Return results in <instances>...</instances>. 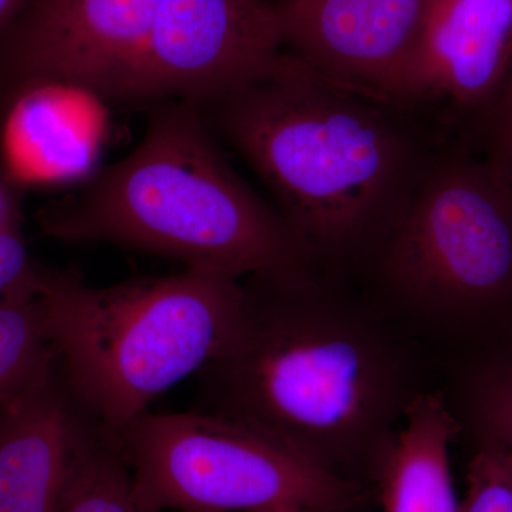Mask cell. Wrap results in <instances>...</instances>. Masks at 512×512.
<instances>
[{"mask_svg":"<svg viewBox=\"0 0 512 512\" xmlns=\"http://www.w3.org/2000/svg\"><path fill=\"white\" fill-rule=\"evenodd\" d=\"M228 348L201 370L207 412L268 431L316 466L375 488L417 394L410 356L319 268L244 282ZM376 490V488H375Z\"/></svg>","mask_w":512,"mask_h":512,"instance_id":"obj_1","label":"cell"},{"mask_svg":"<svg viewBox=\"0 0 512 512\" xmlns=\"http://www.w3.org/2000/svg\"><path fill=\"white\" fill-rule=\"evenodd\" d=\"M197 109L328 272L372 261L450 144L412 110L333 82L286 50L259 79Z\"/></svg>","mask_w":512,"mask_h":512,"instance_id":"obj_2","label":"cell"},{"mask_svg":"<svg viewBox=\"0 0 512 512\" xmlns=\"http://www.w3.org/2000/svg\"><path fill=\"white\" fill-rule=\"evenodd\" d=\"M66 242H106L247 279L318 268L275 207L225 160L197 107L151 104L136 147L39 212Z\"/></svg>","mask_w":512,"mask_h":512,"instance_id":"obj_3","label":"cell"},{"mask_svg":"<svg viewBox=\"0 0 512 512\" xmlns=\"http://www.w3.org/2000/svg\"><path fill=\"white\" fill-rule=\"evenodd\" d=\"M47 338L76 402L111 433L228 348L244 282L187 269L96 288L40 268Z\"/></svg>","mask_w":512,"mask_h":512,"instance_id":"obj_4","label":"cell"},{"mask_svg":"<svg viewBox=\"0 0 512 512\" xmlns=\"http://www.w3.org/2000/svg\"><path fill=\"white\" fill-rule=\"evenodd\" d=\"M403 312L453 328L512 318V183L461 143L441 148L369 262Z\"/></svg>","mask_w":512,"mask_h":512,"instance_id":"obj_5","label":"cell"},{"mask_svg":"<svg viewBox=\"0 0 512 512\" xmlns=\"http://www.w3.org/2000/svg\"><path fill=\"white\" fill-rule=\"evenodd\" d=\"M147 512L367 510L377 493L316 466L268 431L207 412L148 410L116 433Z\"/></svg>","mask_w":512,"mask_h":512,"instance_id":"obj_6","label":"cell"},{"mask_svg":"<svg viewBox=\"0 0 512 512\" xmlns=\"http://www.w3.org/2000/svg\"><path fill=\"white\" fill-rule=\"evenodd\" d=\"M282 52L276 0H161L110 99L204 106L259 79Z\"/></svg>","mask_w":512,"mask_h":512,"instance_id":"obj_7","label":"cell"},{"mask_svg":"<svg viewBox=\"0 0 512 512\" xmlns=\"http://www.w3.org/2000/svg\"><path fill=\"white\" fill-rule=\"evenodd\" d=\"M161 0H25L0 33V109L33 87L109 97Z\"/></svg>","mask_w":512,"mask_h":512,"instance_id":"obj_8","label":"cell"},{"mask_svg":"<svg viewBox=\"0 0 512 512\" xmlns=\"http://www.w3.org/2000/svg\"><path fill=\"white\" fill-rule=\"evenodd\" d=\"M512 60V0H431L393 101L463 143Z\"/></svg>","mask_w":512,"mask_h":512,"instance_id":"obj_9","label":"cell"},{"mask_svg":"<svg viewBox=\"0 0 512 512\" xmlns=\"http://www.w3.org/2000/svg\"><path fill=\"white\" fill-rule=\"evenodd\" d=\"M430 3L276 0V13L286 52L333 82L393 101Z\"/></svg>","mask_w":512,"mask_h":512,"instance_id":"obj_10","label":"cell"},{"mask_svg":"<svg viewBox=\"0 0 512 512\" xmlns=\"http://www.w3.org/2000/svg\"><path fill=\"white\" fill-rule=\"evenodd\" d=\"M55 365L0 410V512H59L62 505L90 416Z\"/></svg>","mask_w":512,"mask_h":512,"instance_id":"obj_11","label":"cell"},{"mask_svg":"<svg viewBox=\"0 0 512 512\" xmlns=\"http://www.w3.org/2000/svg\"><path fill=\"white\" fill-rule=\"evenodd\" d=\"M460 433L443 393L414 397L377 470V501L384 512H458L450 446Z\"/></svg>","mask_w":512,"mask_h":512,"instance_id":"obj_12","label":"cell"},{"mask_svg":"<svg viewBox=\"0 0 512 512\" xmlns=\"http://www.w3.org/2000/svg\"><path fill=\"white\" fill-rule=\"evenodd\" d=\"M80 92L64 84H45L20 94L6 109L3 160L16 183H59L92 163L97 144L87 124H76Z\"/></svg>","mask_w":512,"mask_h":512,"instance_id":"obj_13","label":"cell"},{"mask_svg":"<svg viewBox=\"0 0 512 512\" xmlns=\"http://www.w3.org/2000/svg\"><path fill=\"white\" fill-rule=\"evenodd\" d=\"M37 278L39 266L0 298V410L56 363Z\"/></svg>","mask_w":512,"mask_h":512,"instance_id":"obj_14","label":"cell"},{"mask_svg":"<svg viewBox=\"0 0 512 512\" xmlns=\"http://www.w3.org/2000/svg\"><path fill=\"white\" fill-rule=\"evenodd\" d=\"M59 512H147L134 494L116 434L92 417L77 447Z\"/></svg>","mask_w":512,"mask_h":512,"instance_id":"obj_15","label":"cell"},{"mask_svg":"<svg viewBox=\"0 0 512 512\" xmlns=\"http://www.w3.org/2000/svg\"><path fill=\"white\" fill-rule=\"evenodd\" d=\"M476 444L512 451V335L498 340L464 370L460 404L451 406Z\"/></svg>","mask_w":512,"mask_h":512,"instance_id":"obj_16","label":"cell"},{"mask_svg":"<svg viewBox=\"0 0 512 512\" xmlns=\"http://www.w3.org/2000/svg\"><path fill=\"white\" fill-rule=\"evenodd\" d=\"M458 512H512V451L476 444Z\"/></svg>","mask_w":512,"mask_h":512,"instance_id":"obj_17","label":"cell"},{"mask_svg":"<svg viewBox=\"0 0 512 512\" xmlns=\"http://www.w3.org/2000/svg\"><path fill=\"white\" fill-rule=\"evenodd\" d=\"M512 183V60L500 89L463 141Z\"/></svg>","mask_w":512,"mask_h":512,"instance_id":"obj_18","label":"cell"},{"mask_svg":"<svg viewBox=\"0 0 512 512\" xmlns=\"http://www.w3.org/2000/svg\"><path fill=\"white\" fill-rule=\"evenodd\" d=\"M35 268L22 235L18 212L10 205L0 217V298L25 281Z\"/></svg>","mask_w":512,"mask_h":512,"instance_id":"obj_19","label":"cell"},{"mask_svg":"<svg viewBox=\"0 0 512 512\" xmlns=\"http://www.w3.org/2000/svg\"><path fill=\"white\" fill-rule=\"evenodd\" d=\"M23 2L25 0H0V33L6 29L10 20L15 18Z\"/></svg>","mask_w":512,"mask_h":512,"instance_id":"obj_20","label":"cell"},{"mask_svg":"<svg viewBox=\"0 0 512 512\" xmlns=\"http://www.w3.org/2000/svg\"><path fill=\"white\" fill-rule=\"evenodd\" d=\"M265 512H329V511L316 510V508H306V507H284V508H276V510L265 511Z\"/></svg>","mask_w":512,"mask_h":512,"instance_id":"obj_21","label":"cell"},{"mask_svg":"<svg viewBox=\"0 0 512 512\" xmlns=\"http://www.w3.org/2000/svg\"><path fill=\"white\" fill-rule=\"evenodd\" d=\"M9 208L10 202L8 201V198H6L5 195L2 194V191H0V217H2Z\"/></svg>","mask_w":512,"mask_h":512,"instance_id":"obj_22","label":"cell"}]
</instances>
